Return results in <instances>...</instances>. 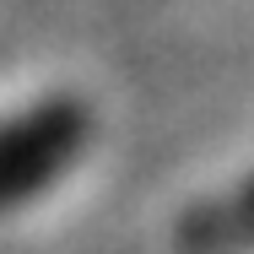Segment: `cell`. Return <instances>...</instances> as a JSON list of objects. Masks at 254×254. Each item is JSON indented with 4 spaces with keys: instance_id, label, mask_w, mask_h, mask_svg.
I'll use <instances>...</instances> for the list:
<instances>
[{
    "instance_id": "2",
    "label": "cell",
    "mask_w": 254,
    "mask_h": 254,
    "mask_svg": "<svg viewBox=\"0 0 254 254\" xmlns=\"http://www.w3.org/2000/svg\"><path fill=\"white\" fill-rule=\"evenodd\" d=\"M254 244V179L233 195V200L211 205L190 222V249L200 254H222V249H244Z\"/></svg>"
},
{
    "instance_id": "1",
    "label": "cell",
    "mask_w": 254,
    "mask_h": 254,
    "mask_svg": "<svg viewBox=\"0 0 254 254\" xmlns=\"http://www.w3.org/2000/svg\"><path fill=\"white\" fill-rule=\"evenodd\" d=\"M92 141V114L70 92L27 103L22 114L0 119V216L33 205L49 184H60Z\"/></svg>"
}]
</instances>
